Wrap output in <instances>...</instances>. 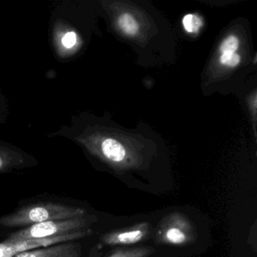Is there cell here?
<instances>
[{
  "label": "cell",
  "instance_id": "10",
  "mask_svg": "<svg viewBox=\"0 0 257 257\" xmlns=\"http://www.w3.org/2000/svg\"><path fill=\"white\" fill-rule=\"evenodd\" d=\"M240 61V56L236 53H224L220 57L221 64L230 67H236Z\"/></svg>",
  "mask_w": 257,
  "mask_h": 257
},
{
  "label": "cell",
  "instance_id": "13",
  "mask_svg": "<svg viewBox=\"0 0 257 257\" xmlns=\"http://www.w3.org/2000/svg\"><path fill=\"white\" fill-rule=\"evenodd\" d=\"M3 166H4V161H3V159L0 157V169L3 168Z\"/></svg>",
  "mask_w": 257,
  "mask_h": 257
},
{
  "label": "cell",
  "instance_id": "7",
  "mask_svg": "<svg viewBox=\"0 0 257 257\" xmlns=\"http://www.w3.org/2000/svg\"><path fill=\"white\" fill-rule=\"evenodd\" d=\"M183 27L187 32L197 33L202 25L200 18L194 15L189 14L183 18Z\"/></svg>",
  "mask_w": 257,
  "mask_h": 257
},
{
  "label": "cell",
  "instance_id": "12",
  "mask_svg": "<svg viewBox=\"0 0 257 257\" xmlns=\"http://www.w3.org/2000/svg\"><path fill=\"white\" fill-rule=\"evenodd\" d=\"M76 35L74 32H70L64 36L62 43L65 47L71 48L76 44Z\"/></svg>",
  "mask_w": 257,
  "mask_h": 257
},
{
  "label": "cell",
  "instance_id": "9",
  "mask_svg": "<svg viewBox=\"0 0 257 257\" xmlns=\"http://www.w3.org/2000/svg\"><path fill=\"white\" fill-rule=\"evenodd\" d=\"M142 237L143 233L141 231H127L120 234L118 240L120 243H133L141 240Z\"/></svg>",
  "mask_w": 257,
  "mask_h": 257
},
{
  "label": "cell",
  "instance_id": "1",
  "mask_svg": "<svg viewBox=\"0 0 257 257\" xmlns=\"http://www.w3.org/2000/svg\"><path fill=\"white\" fill-rule=\"evenodd\" d=\"M83 213L82 209L67 204L37 203L22 207L14 213L0 218V225L8 228L28 227L46 221L81 217Z\"/></svg>",
  "mask_w": 257,
  "mask_h": 257
},
{
  "label": "cell",
  "instance_id": "11",
  "mask_svg": "<svg viewBox=\"0 0 257 257\" xmlns=\"http://www.w3.org/2000/svg\"><path fill=\"white\" fill-rule=\"evenodd\" d=\"M167 238L174 243H181L185 240V234L178 228H172L167 231Z\"/></svg>",
  "mask_w": 257,
  "mask_h": 257
},
{
  "label": "cell",
  "instance_id": "6",
  "mask_svg": "<svg viewBox=\"0 0 257 257\" xmlns=\"http://www.w3.org/2000/svg\"><path fill=\"white\" fill-rule=\"evenodd\" d=\"M118 26L122 30L123 32L127 35L135 36L138 32L139 27L138 23L131 15L123 14L118 19Z\"/></svg>",
  "mask_w": 257,
  "mask_h": 257
},
{
  "label": "cell",
  "instance_id": "8",
  "mask_svg": "<svg viewBox=\"0 0 257 257\" xmlns=\"http://www.w3.org/2000/svg\"><path fill=\"white\" fill-rule=\"evenodd\" d=\"M238 45L239 41L237 37L234 36H230L228 38L225 39L221 45L220 51L222 54L234 53L238 48Z\"/></svg>",
  "mask_w": 257,
  "mask_h": 257
},
{
  "label": "cell",
  "instance_id": "3",
  "mask_svg": "<svg viewBox=\"0 0 257 257\" xmlns=\"http://www.w3.org/2000/svg\"><path fill=\"white\" fill-rule=\"evenodd\" d=\"M84 233L80 231L70 234L48 238L29 239V240H17V241H4L0 243V257H13L21 252L47 247L58 243L69 242L70 240L83 237Z\"/></svg>",
  "mask_w": 257,
  "mask_h": 257
},
{
  "label": "cell",
  "instance_id": "4",
  "mask_svg": "<svg viewBox=\"0 0 257 257\" xmlns=\"http://www.w3.org/2000/svg\"><path fill=\"white\" fill-rule=\"evenodd\" d=\"M75 243L64 242L47 247L39 248L21 252L13 257H79Z\"/></svg>",
  "mask_w": 257,
  "mask_h": 257
},
{
  "label": "cell",
  "instance_id": "5",
  "mask_svg": "<svg viewBox=\"0 0 257 257\" xmlns=\"http://www.w3.org/2000/svg\"><path fill=\"white\" fill-rule=\"evenodd\" d=\"M102 150L104 156L113 162H121L125 156L124 147L115 140H105L102 144Z\"/></svg>",
  "mask_w": 257,
  "mask_h": 257
},
{
  "label": "cell",
  "instance_id": "2",
  "mask_svg": "<svg viewBox=\"0 0 257 257\" xmlns=\"http://www.w3.org/2000/svg\"><path fill=\"white\" fill-rule=\"evenodd\" d=\"M85 225L82 217L72 218L63 220L46 221L26 227L12 234L6 241L48 238L77 231Z\"/></svg>",
  "mask_w": 257,
  "mask_h": 257
}]
</instances>
